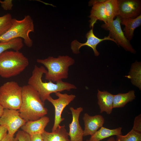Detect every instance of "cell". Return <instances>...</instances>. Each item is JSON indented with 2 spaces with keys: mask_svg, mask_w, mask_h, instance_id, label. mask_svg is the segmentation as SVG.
<instances>
[{
  "mask_svg": "<svg viewBox=\"0 0 141 141\" xmlns=\"http://www.w3.org/2000/svg\"><path fill=\"white\" fill-rule=\"evenodd\" d=\"M118 15L121 18H134L141 13L140 0H118Z\"/></svg>",
  "mask_w": 141,
  "mask_h": 141,
  "instance_id": "obj_11",
  "label": "cell"
},
{
  "mask_svg": "<svg viewBox=\"0 0 141 141\" xmlns=\"http://www.w3.org/2000/svg\"><path fill=\"white\" fill-rule=\"evenodd\" d=\"M83 119L84 125L83 136H92L103 126L104 122V118L100 115L91 116L85 113Z\"/></svg>",
  "mask_w": 141,
  "mask_h": 141,
  "instance_id": "obj_14",
  "label": "cell"
},
{
  "mask_svg": "<svg viewBox=\"0 0 141 141\" xmlns=\"http://www.w3.org/2000/svg\"><path fill=\"white\" fill-rule=\"evenodd\" d=\"M19 110L20 117L26 122L38 119L48 112L38 92L28 84L22 87V102Z\"/></svg>",
  "mask_w": 141,
  "mask_h": 141,
  "instance_id": "obj_1",
  "label": "cell"
},
{
  "mask_svg": "<svg viewBox=\"0 0 141 141\" xmlns=\"http://www.w3.org/2000/svg\"><path fill=\"white\" fill-rule=\"evenodd\" d=\"M122 129L121 127L110 129L102 126L91 136L89 140L90 141H100L112 136L122 134Z\"/></svg>",
  "mask_w": 141,
  "mask_h": 141,
  "instance_id": "obj_19",
  "label": "cell"
},
{
  "mask_svg": "<svg viewBox=\"0 0 141 141\" xmlns=\"http://www.w3.org/2000/svg\"><path fill=\"white\" fill-rule=\"evenodd\" d=\"M47 70L43 66L39 67L35 65L31 76L29 79L28 85L31 86L38 93L42 101L44 102L47 100L51 94L64 90L70 91L77 89L74 85L63 81L62 80L54 83L51 81L44 82L42 79L43 75Z\"/></svg>",
  "mask_w": 141,
  "mask_h": 141,
  "instance_id": "obj_2",
  "label": "cell"
},
{
  "mask_svg": "<svg viewBox=\"0 0 141 141\" xmlns=\"http://www.w3.org/2000/svg\"><path fill=\"white\" fill-rule=\"evenodd\" d=\"M72 115V120L69 125L68 136L70 141H83V130L79 122V117L83 109L79 107L75 109L73 107L69 108Z\"/></svg>",
  "mask_w": 141,
  "mask_h": 141,
  "instance_id": "obj_12",
  "label": "cell"
},
{
  "mask_svg": "<svg viewBox=\"0 0 141 141\" xmlns=\"http://www.w3.org/2000/svg\"><path fill=\"white\" fill-rule=\"evenodd\" d=\"M4 110V109L0 105V118L1 117L3 114Z\"/></svg>",
  "mask_w": 141,
  "mask_h": 141,
  "instance_id": "obj_31",
  "label": "cell"
},
{
  "mask_svg": "<svg viewBox=\"0 0 141 141\" xmlns=\"http://www.w3.org/2000/svg\"><path fill=\"white\" fill-rule=\"evenodd\" d=\"M93 28H92L86 34V37L87 39L86 42L83 43H81L75 40L71 43L70 47L72 52L75 54H78L80 53V48L83 46H87L91 48L93 50L95 55L98 56L99 52L96 49L97 45L101 42L105 40H109L116 43L115 41L111 38L109 35L105 36L103 38H100L96 37L93 32Z\"/></svg>",
  "mask_w": 141,
  "mask_h": 141,
  "instance_id": "obj_10",
  "label": "cell"
},
{
  "mask_svg": "<svg viewBox=\"0 0 141 141\" xmlns=\"http://www.w3.org/2000/svg\"><path fill=\"white\" fill-rule=\"evenodd\" d=\"M42 135L44 141H70L64 125H59L55 131L51 132L45 131Z\"/></svg>",
  "mask_w": 141,
  "mask_h": 141,
  "instance_id": "obj_17",
  "label": "cell"
},
{
  "mask_svg": "<svg viewBox=\"0 0 141 141\" xmlns=\"http://www.w3.org/2000/svg\"><path fill=\"white\" fill-rule=\"evenodd\" d=\"M7 129L4 127L0 125V141H1L7 133Z\"/></svg>",
  "mask_w": 141,
  "mask_h": 141,
  "instance_id": "obj_30",
  "label": "cell"
},
{
  "mask_svg": "<svg viewBox=\"0 0 141 141\" xmlns=\"http://www.w3.org/2000/svg\"><path fill=\"white\" fill-rule=\"evenodd\" d=\"M29 64L28 60L19 51H6L0 54V76L9 78L23 71Z\"/></svg>",
  "mask_w": 141,
  "mask_h": 141,
  "instance_id": "obj_4",
  "label": "cell"
},
{
  "mask_svg": "<svg viewBox=\"0 0 141 141\" xmlns=\"http://www.w3.org/2000/svg\"><path fill=\"white\" fill-rule=\"evenodd\" d=\"M86 141H90L89 140L87 139V140Z\"/></svg>",
  "mask_w": 141,
  "mask_h": 141,
  "instance_id": "obj_33",
  "label": "cell"
},
{
  "mask_svg": "<svg viewBox=\"0 0 141 141\" xmlns=\"http://www.w3.org/2000/svg\"><path fill=\"white\" fill-rule=\"evenodd\" d=\"M114 95L106 91H101L98 90L97 97L98 104L100 109V113L105 112L110 115L113 108Z\"/></svg>",
  "mask_w": 141,
  "mask_h": 141,
  "instance_id": "obj_16",
  "label": "cell"
},
{
  "mask_svg": "<svg viewBox=\"0 0 141 141\" xmlns=\"http://www.w3.org/2000/svg\"><path fill=\"white\" fill-rule=\"evenodd\" d=\"M136 96L133 90L129 91L126 93H119L114 95L113 99V108L124 107L129 102L135 99Z\"/></svg>",
  "mask_w": 141,
  "mask_h": 141,
  "instance_id": "obj_20",
  "label": "cell"
},
{
  "mask_svg": "<svg viewBox=\"0 0 141 141\" xmlns=\"http://www.w3.org/2000/svg\"><path fill=\"white\" fill-rule=\"evenodd\" d=\"M22 102V87L12 81L0 86V105L4 109L19 110Z\"/></svg>",
  "mask_w": 141,
  "mask_h": 141,
  "instance_id": "obj_6",
  "label": "cell"
},
{
  "mask_svg": "<svg viewBox=\"0 0 141 141\" xmlns=\"http://www.w3.org/2000/svg\"><path fill=\"white\" fill-rule=\"evenodd\" d=\"M24 45L23 39L20 38L13 39L6 42H0V54L10 49L19 51Z\"/></svg>",
  "mask_w": 141,
  "mask_h": 141,
  "instance_id": "obj_22",
  "label": "cell"
},
{
  "mask_svg": "<svg viewBox=\"0 0 141 141\" xmlns=\"http://www.w3.org/2000/svg\"><path fill=\"white\" fill-rule=\"evenodd\" d=\"M16 137L18 141H31L30 135L22 130L19 131Z\"/></svg>",
  "mask_w": 141,
  "mask_h": 141,
  "instance_id": "obj_25",
  "label": "cell"
},
{
  "mask_svg": "<svg viewBox=\"0 0 141 141\" xmlns=\"http://www.w3.org/2000/svg\"><path fill=\"white\" fill-rule=\"evenodd\" d=\"M31 141H42V134H37L30 135Z\"/></svg>",
  "mask_w": 141,
  "mask_h": 141,
  "instance_id": "obj_28",
  "label": "cell"
},
{
  "mask_svg": "<svg viewBox=\"0 0 141 141\" xmlns=\"http://www.w3.org/2000/svg\"><path fill=\"white\" fill-rule=\"evenodd\" d=\"M116 141H141V133L132 129L125 135L117 136Z\"/></svg>",
  "mask_w": 141,
  "mask_h": 141,
  "instance_id": "obj_24",
  "label": "cell"
},
{
  "mask_svg": "<svg viewBox=\"0 0 141 141\" xmlns=\"http://www.w3.org/2000/svg\"><path fill=\"white\" fill-rule=\"evenodd\" d=\"M121 24L125 26L124 34L130 41L133 38L135 30L141 25V14L134 18H121Z\"/></svg>",
  "mask_w": 141,
  "mask_h": 141,
  "instance_id": "obj_18",
  "label": "cell"
},
{
  "mask_svg": "<svg viewBox=\"0 0 141 141\" xmlns=\"http://www.w3.org/2000/svg\"><path fill=\"white\" fill-rule=\"evenodd\" d=\"M26 122L20 116L19 110L4 109L0 118V125L5 128L7 133L11 136H14L15 132Z\"/></svg>",
  "mask_w": 141,
  "mask_h": 141,
  "instance_id": "obj_9",
  "label": "cell"
},
{
  "mask_svg": "<svg viewBox=\"0 0 141 141\" xmlns=\"http://www.w3.org/2000/svg\"><path fill=\"white\" fill-rule=\"evenodd\" d=\"M104 5L108 23L118 15V0H105Z\"/></svg>",
  "mask_w": 141,
  "mask_h": 141,
  "instance_id": "obj_21",
  "label": "cell"
},
{
  "mask_svg": "<svg viewBox=\"0 0 141 141\" xmlns=\"http://www.w3.org/2000/svg\"><path fill=\"white\" fill-rule=\"evenodd\" d=\"M0 3L2 8L6 10H11L13 5L12 1L11 0H0Z\"/></svg>",
  "mask_w": 141,
  "mask_h": 141,
  "instance_id": "obj_27",
  "label": "cell"
},
{
  "mask_svg": "<svg viewBox=\"0 0 141 141\" xmlns=\"http://www.w3.org/2000/svg\"><path fill=\"white\" fill-rule=\"evenodd\" d=\"M107 141H116V140L113 137H111L109 138Z\"/></svg>",
  "mask_w": 141,
  "mask_h": 141,
  "instance_id": "obj_32",
  "label": "cell"
},
{
  "mask_svg": "<svg viewBox=\"0 0 141 141\" xmlns=\"http://www.w3.org/2000/svg\"><path fill=\"white\" fill-rule=\"evenodd\" d=\"M132 129L139 133H141V115L136 116L134 119L133 125Z\"/></svg>",
  "mask_w": 141,
  "mask_h": 141,
  "instance_id": "obj_26",
  "label": "cell"
},
{
  "mask_svg": "<svg viewBox=\"0 0 141 141\" xmlns=\"http://www.w3.org/2000/svg\"><path fill=\"white\" fill-rule=\"evenodd\" d=\"M33 21L29 15H26L20 20L13 19L12 25L5 33L0 37V42H4L17 38L24 40V42L28 47H31L33 41L29 36L31 32H34Z\"/></svg>",
  "mask_w": 141,
  "mask_h": 141,
  "instance_id": "obj_5",
  "label": "cell"
},
{
  "mask_svg": "<svg viewBox=\"0 0 141 141\" xmlns=\"http://www.w3.org/2000/svg\"><path fill=\"white\" fill-rule=\"evenodd\" d=\"M105 0H91L88 3L89 5L92 6L90 14L89 17V27L93 28L94 24L98 20L103 21L104 24L107 23L108 19L106 13L104 2Z\"/></svg>",
  "mask_w": 141,
  "mask_h": 141,
  "instance_id": "obj_13",
  "label": "cell"
},
{
  "mask_svg": "<svg viewBox=\"0 0 141 141\" xmlns=\"http://www.w3.org/2000/svg\"><path fill=\"white\" fill-rule=\"evenodd\" d=\"M1 141H18V140L16 136H10L7 133Z\"/></svg>",
  "mask_w": 141,
  "mask_h": 141,
  "instance_id": "obj_29",
  "label": "cell"
},
{
  "mask_svg": "<svg viewBox=\"0 0 141 141\" xmlns=\"http://www.w3.org/2000/svg\"><path fill=\"white\" fill-rule=\"evenodd\" d=\"M13 19L10 13L0 16V37L7 31L11 27Z\"/></svg>",
  "mask_w": 141,
  "mask_h": 141,
  "instance_id": "obj_23",
  "label": "cell"
},
{
  "mask_svg": "<svg viewBox=\"0 0 141 141\" xmlns=\"http://www.w3.org/2000/svg\"><path fill=\"white\" fill-rule=\"evenodd\" d=\"M55 95L58 97L56 99H53L50 96L47 99L55 108V114L54 124L52 132L55 131L60 125L61 122L64 118L61 117V114L65 107L73 101L76 97L75 95H69L66 93H61L60 92L55 93Z\"/></svg>",
  "mask_w": 141,
  "mask_h": 141,
  "instance_id": "obj_8",
  "label": "cell"
},
{
  "mask_svg": "<svg viewBox=\"0 0 141 141\" xmlns=\"http://www.w3.org/2000/svg\"><path fill=\"white\" fill-rule=\"evenodd\" d=\"M37 62L47 69L45 79L56 83L68 78L69 67L74 64L75 60L67 55H60L56 58L49 56L45 59H38Z\"/></svg>",
  "mask_w": 141,
  "mask_h": 141,
  "instance_id": "obj_3",
  "label": "cell"
},
{
  "mask_svg": "<svg viewBox=\"0 0 141 141\" xmlns=\"http://www.w3.org/2000/svg\"><path fill=\"white\" fill-rule=\"evenodd\" d=\"M121 22V17L118 15L115 20L110 23L102 25L101 27L109 31L110 37L115 41L118 45L121 46L126 51L134 53L136 51L130 41L125 37L122 29Z\"/></svg>",
  "mask_w": 141,
  "mask_h": 141,
  "instance_id": "obj_7",
  "label": "cell"
},
{
  "mask_svg": "<svg viewBox=\"0 0 141 141\" xmlns=\"http://www.w3.org/2000/svg\"><path fill=\"white\" fill-rule=\"evenodd\" d=\"M42 141H44L43 140Z\"/></svg>",
  "mask_w": 141,
  "mask_h": 141,
  "instance_id": "obj_34",
  "label": "cell"
},
{
  "mask_svg": "<svg viewBox=\"0 0 141 141\" xmlns=\"http://www.w3.org/2000/svg\"><path fill=\"white\" fill-rule=\"evenodd\" d=\"M49 121V118L44 116L36 120L26 122L21 128L30 135L42 134Z\"/></svg>",
  "mask_w": 141,
  "mask_h": 141,
  "instance_id": "obj_15",
  "label": "cell"
}]
</instances>
